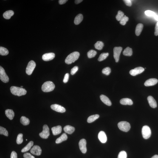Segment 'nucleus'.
<instances>
[{
	"mask_svg": "<svg viewBox=\"0 0 158 158\" xmlns=\"http://www.w3.org/2000/svg\"><path fill=\"white\" fill-rule=\"evenodd\" d=\"M11 92L13 95L20 96L26 95L27 91L25 89L21 87L12 86L10 88Z\"/></svg>",
	"mask_w": 158,
	"mask_h": 158,
	"instance_id": "obj_1",
	"label": "nucleus"
},
{
	"mask_svg": "<svg viewBox=\"0 0 158 158\" xmlns=\"http://www.w3.org/2000/svg\"><path fill=\"white\" fill-rule=\"evenodd\" d=\"M79 53L78 52H74L70 54L66 57L65 60V63L68 64H71L74 63L78 59L79 57Z\"/></svg>",
	"mask_w": 158,
	"mask_h": 158,
	"instance_id": "obj_2",
	"label": "nucleus"
},
{
	"mask_svg": "<svg viewBox=\"0 0 158 158\" xmlns=\"http://www.w3.org/2000/svg\"><path fill=\"white\" fill-rule=\"evenodd\" d=\"M55 87V85L52 82L47 81L43 83L42 86V90L43 92H48L53 91Z\"/></svg>",
	"mask_w": 158,
	"mask_h": 158,
	"instance_id": "obj_3",
	"label": "nucleus"
},
{
	"mask_svg": "<svg viewBox=\"0 0 158 158\" xmlns=\"http://www.w3.org/2000/svg\"><path fill=\"white\" fill-rule=\"evenodd\" d=\"M118 126L121 130L127 132L129 131L131 128L130 125L128 122L126 121H122L118 124Z\"/></svg>",
	"mask_w": 158,
	"mask_h": 158,
	"instance_id": "obj_4",
	"label": "nucleus"
},
{
	"mask_svg": "<svg viewBox=\"0 0 158 158\" xmlns=\"http://www.w3.org/2000/svg\"><path fill=\"white\" fill-rule=\"evenodd\" d=\"M142 137L145 139H147L151 137V130L149 127L146 125L142 127Z\"/></svg>",
	"mask_w": 158,
	"mask_h": 158,
	"instance_id": "obj_5",
	"label": "nucleus"
},
{
	"mask_svg": "<svg viewBox=\"0 0 158 158\" xmlns=\"http://www.w3.org/2000/svg\"><path fill=\"white\" fill-rule=\"evenodd\" d=\"M36 66V63L33 60L29 62L26 68V72L28 75H31L32 73Z\"/></svg>",
	"mask_w": 158,
	"mask_h": 158,
	"instance_id": "obj_6",
	"label": "nucleus"
},
{
	"mask_svg": "<svg viewBox=\"0 0 158 158\" xmlns=\"http://www.w3.org/2000/svg\"><path fill=\"white\" fill-rule=\"evenodd\" d=\"M49 128L47 125H44L43 127V131L39 134L40 137L42 138L47 139L50 135Z\"/></svg>",
	"mask_w": 158,
	"mask_h": 158,
	"instance_id": "obj_7",
	"label": "nucleus"
},
{
	"mask_svg": "<svg viewBox=\"0 0 158 158\" xmlns=\"http://www.w3.org/2000/svg\"><path fill=\"white\" fill-rule=\"evenodd\" d=\"M0 79L4 83L8 82L9 78L6 74L5 70L2 66H0Z\"/></svg>",
	"mask_w": 158,
	"mask_h": 158,
	"instance_id": "obj_8",
	"label": "nucleus"
},
{
	"mask_svg": "<svg viewBox=\"0 0 158 158\" xmlns=\"http://www.w3.org/2000/svg\"><path fill=\"white\" fill-rule=\"evenodd\" d=\"M122 47H115L114 48V57L116 63H118L119 62L120 54L122 52Z\"/></svg>",
	"mask_w": 158,
	"mask_h": 158,
	"instance_id": "obj_9",
	"label": "nucleus"
},
{
	"mask_svg": "<svg viewBox=\"0 0 158 158\" xmlns=\"http://www.w3.org/2000/svg\"><path fill=\"white\" fill-rule=\"evenodd\" d=\"M144 70V69L142 67H137L130 71L129 73L131 75L134 76L142 73Z\"/></svg>",
	"mask_w": 158,
	"mask_h": 158,
	"instance_id": "obj_10",
	"label": "nucleus"
},
{
	"mask_svg": "<svg viewBox=\"0 0 158 158\" xmlns=\"http://www.w3.org/2000/svg\"><path fill=\"white\" fill-rule=\"evenodd\" d=\"M51 109L57 112L63 113L65 112L66 109L62 106L57 104L52 105L51 106Z\"/></svg>",
	"mask_w": 158,
	"mask_h": 158,
	"instance_id": "obj_11",
	"label": "nucleus"
},
{
	"mask_svg": "<svg viewBox=\"0 0 158 158\" xmlns=\"http://www.w3.org/2000/svg\"><path fill=\"white\" fill-rule=\"evenodd\" d=\"M86 141L84 139H82L79 142V146L81 152L83 153H85L87 151L86 147Z\"/></svg>",
	"mask_w": 158,
	"mask_h": 158,
	"instance_id": "obj_12",
	"label": "nucleus"
},
{
	"mask_svg": "<svg viewBox=\"0 0 158 158\" xmlns=\"http://www.w3.org/2000/svg\"><path fill=\"white\" fill-rule=\"evenodd\" d=\"M30 152L32 154L36 156H40L41 154L42 150L41 147L38 145H34L31 149Z\"/></svg>",
	"mask_w": 158,
	"mask_h": 158,
	"instance_id": "obj_13",
	"label": "nucleus"
},
{
	"mask_svg": "<svg viewBox=\"0 0 158 158\" xmlns=\"http://www.w3.org/2000/svg\"><path fill=\"white\" fill-rule=\"evenodd\" d=\"M55 57V54L53 53H49L44 54L42 58L44 61H48L53 59Z\"/></svg>",
	"mask_w": 158,
	"mask_h": 158,
	"instance_id": "obj_14",
	"label": "nucleus"
},
{
	"mask_svg": "<svg viewBox=\"0 0 158 158\" xmlns=\"http://www.w3.org/2000/svg\"><path fill=\"white\" fill-rule=\"evenodd\" d=\"M158 81V80L157 79H150L146 80L144 83V85L145 86H154V85L157 84Z\"/></svg>",
	"mask_w": 158,
	"mask_h": 158,
	"instance_id": "obj_15",
	"label": "nucleus"
},
{
	"mask_svg": "<svg viewBox=\"0 0 158 158\" xmlns=\"http://www.w3.org/2000/svg\"><path fill=\"white\" fill-rule=\"evenodd\" d=\"M98 138L100 141L103 143H105L107 141V137L104 132L101 131L98 134Z\"/></svg>",
	"mask_w": 158,
	"mask_h": 158,
	"instance_id": "obj_16",
	"label": "nucleus"
},
{
	"mask_svg": "<svg viewBox=\"0 0 158 158\" xmlns=\"http://www.w3.org/2000/svg\"><path fill=\"white\" fill-rule=\"evenodd\" d=\"M147 99L150 106L153 108L157 107V104L156 102L153 97L151 96L148 97Z\"/></svg>",
	"mask_w": 158,
	"mask_h": 158,
	"instance_id": "obj_17",
	"label": "nucleus"
},
{
	"mask_svg": "<svg viewBox=\"0 0 158 158\" xmlns=\"http://www.w3.org/2000/svg\"><path fill=\"white\" fill-rule=\"evenodd\" d=\"M53 134L54 135H57L61 133L62 131V128L61 126H59L53 127L51 128Z\"/></svg>",
	"mask_w": 158,
	"mask_h": 158,
	"instance_id": "obj_18",
	"label": "nucleus"
},
{
	"mask_svg": "<svg viewBox=\"0 0 158 158\" xmlns=\"http://www.w3.org/2000/svg\"><path fill=\"white\" fill-rule=\"evenodd\" d=\"M100 97L101 100L105 105L109 106H110L111 105V100L106 96L101 95H100Z\"/></svg>",
	"mask_w": 158,
	"mask_h": 158,
	"instance_id": "obj_19",
	"label": "nucleus"
},
{
	"mask_svg": "<svg viewBox=\"0 0 158 158\" xmlns=\"http://www.w3.org/2000/svg\"><path fill=\"white\" fill-rule=\"evenodd\" d=\"M75 128L70 125H66L63 128V130L66 133L69 134H71L75 131Z\"/></svg>",
	"mask_w": 158,
	"mask_h": 158,
	"instance_id": "obj_20",
	"label": "nucleus"
},
{
	"mask_svg": "<svg viewBox=\"0 0 158 158\" xmlns=\"http://www.w3.org/2000/svg\"><path fill=\"white\" fill-rule=\"evenodd\" d=\"M5 113L7 117L10 120H12L14 117L15 113L12 110H6L5 111Z\"/></svg>",
	"mask_w": 158,
	"mask_h": 158,
	"instance_id": "obj_21",
	"label": "nucleus"
},
{
	"mask_svg": "<svg viewBox=\"0 0 158 158\" xmlns=\"http://www.w3.org/2000/svg\"><path fill=\"white\" fill-rule=\"evenodd\" d=\"M120 104L123 105H132L133 104V102L131 99L128 98H124L121 100Z\"/></svg>",
	"mask_w": 158,
	"mask_h": 158,
	"instance_id": "obj_22",
	"label": "nucleus"
},
{
	"mask_svg": "<svg viewBox=\"0 0 158 158\" xmlns=\"http://www.w3.org/2000/svg\"><path fill=\"white\" fill-rule=\"evenodd\" d=\"M67 138V136L66 134L63 133L60 137L56 139L55 142L57 144L61 143L62 142L66 141Z\"/></svg>",
	"mask_w": 158,
	"mask_h": 158,
	"instance_id": "obj_23",
	"label": "nucleus"
},
{
	"mask_svg": "<svg viewBox=\"0 0 158 158\" xmlns=\"http://www.w3.org/2000/svg\"><path fill=\"white\" fill-rule=\"evenodd\" d=\"M83 19V16L81 14H79L76 16L74 20V23L75 25H78L82 21Z\"/></svg>",
	"mask_w": 158,
	"mask_h": 158,
	"instance_id": "obj_24",
	"label": "nucleus"
},
{
	"mask_svg": "<svg viewBox=\"0 0 158 158\" xmlns=\"http://www.w3.org/2000/svg\"><path fill=\"white\" fill-rule=\"evenodd\" d=\"M14 14V13L13 11H7L4 13L3 16L5 19H10L11 17L13 16Z\"/></svg>",
	"mask_w": 158,
	"mask_h": 158,
	"instance_id": "obj_25",
	"label": "nucleus"
},
{
	"mask_svg": "<svg viewBox=\"0 0 158 158\" xmlns=\"http://www.w3.org/2000/svg\"><path fill=\"white\" fill-rule=\"evenodd\" d=\"M143 25L142 24H139L136 26L135 30V33L137 36L140 35L143 29Z\"/></svg>",
	"mask_w": 158,
	"mask_h": 158,
	"instance_id": "obj_26",
	"label": "nucleus"
},
{
	"mask_svg": "<svg viewBox=\"0 0 158 158\" xmlns=\"http://www.w3.org/2000/svg\"><path fill=\"white\" fill-rule=\"evenodd\" d=\"M33 145V142L31 141L28 143L26 146L23 148L22 149L21 151L22 152L24 153L26 152L30 149L32 146Z\"/></svg>",
	"mask_w": 158,
	"mask_h": 158,
	"instance_id": "obj_27",
	"label": "nucleus"
},
{
	"mask_svg": "<svg viewBox=\"0 0 158 158\" xmlns=\"http://www.w3.org/2000/svg\"><path fill=\"white\" fill-rule=\"evenodd\" d=\"M132 50L131 48L127 47L123 52V54L126 56H130L132 55Z\"/></svg>",
	"mask_w": 158,
	"mask_h": 158,
	"instance_id": "obj_28",
	"label": "nucleus"
},
{
	"mask_svg": "<svg viewBox=\"0 0 158 158\" xmlns=\"http://www.w3.org/2000/svg\"><path fill=\"white\" fill-rule=\"evenodd\" d=\"M99 117L98 114H96L89 116L88 118L87 121L89 123H91L94 122Z\"/></svg>",
	"mask_w": 158,
	"mask_h": 158,
	"instance_id": "obj_29",
	"label": "nucleus"
},
{
	"mask_svg": "<svg viewBox=\"0 0 158 158\" xmlns=\"http://www.w3.org/2000/svg\"><path fill=\"white\" fill-rule=\"evenodd\" d=\"M20 122L23 125L26 126L29 124L30 120L25 116H22L20 119Z\"/></svg>",
	"mask_w": 158,
	"mask_h": 158,
	"instance_id": "obj_30",
	"label": "nucleus"
},
{
	"mask_svg": "<svg viewBox=\"0 0 158 158\" xmlns=\"http://www.w3.org/2000/svg\"><path fill=\"white\" fill-rule=\"evenodd\" d=\"M104 46V44L101 41H97L94 45L95 48L100 50L103 49Z\"/></svg>",
	"mask_w": 158,
	"mask_h": 158,
	"instance_id": "obj_31",
	"label": "nucleus"
},
{
	"mask_svg": "<svg viewBox=\"0 0 158 158\" xmlns=\"http://www.w3.org/2000/svg\"><path fill=\"white\" fill-rule=\"evenodd\" d=\"M9 51L6 48L2 47H0V55L2 56H6L8 55Z\"/></svg>",
	"mask_w": 158,
	"mask_h": 158,
	"instance_id": "obj_32",
	"label": "nucleus"
},
{
	"mask_svg": "<svg viewBox=\"0 0 158 158\" xmlns=\"http://www.w3.org/2000/svg\"><path fill=\"white\" fill-rule=\"evenodd\" d=\"M109 53H103L101 54L98 59L99 61H101L106 59L108 56Z\"/></svg>",
	"mask_w": 158,
	"mask_h": 158,
	"instance_id": "obj_33",
	"label": "nucleus"
},
{
	"mask_svg": "<svg viewBox=\"0 0 158 158\" xmlns=\"http://www.w3.org/2000/svg\"><path fill=\"white\" fill-rule=\"evenodd\" d=\"M97 54L96 51L94 50H91L87 53V56L88 58H91L95 57Z\"/></svg>",
	"mask_w": 158,
	"mask_h": 158,
	"instance_id": "obj_34",
	"label": "nucleus"
},
{
	"mask_svg": "<svg viewBox=\"0 0 158 158\" xmlns=\"http://www.w3.org/2000/svg\"><path fill=\"white\" fill-rule=\"evenodd\" d=\"M124 16V14L121 11H119L118 14L116 15V19L118 21H120L122 18Z\"/></svg>",
	"mask_w": 158,
	"mask_h": 158,
	"instance_id": "obj_35",
	"label": "nucleus"
},
{
	"mask_svg": "<svg viewBox=\"0 0 158 158\" xmlns=\"http://www.w3.org/2000/svg\"><path fill=\"white\" fill-rule=\"evenodd\" d=\"M0 134L4 135L7 137H8L9 135L8 131L6 128L1 126H0Z\"/></svg>",
	"mask_w": 158,
	"mask_h": 158,
	"instance_id": "obj_36",
	"label": "nucleus"
},
{
	"mask_svg": "<svg viewBox=\"0 0 158 158\" xmlns=\"http://www.w3.org/2000/svg\"><path fill=\"white\" fill-rule=\"evenodd\" d=\"M23 134H19L18 135L17 137L16 142L18 144H21L23 142Z\"/></svg>",
	"mask_w": 158,
	"mask_h": 158,
	"instance_id": "obj_37",
	"label": "nucleus"
},
{
	"mask_svg": "<svg viewBox=\"0 0 158 158\" xmlns=\"http://www.w3.org/2000/svg\"><path fill=\"white\" fill-rule=\"evenodd\" d=\"M128 20V17L125 15L120 21V24L122 25H125L126 24Z\"/></svg>",
	"mask_w": 158,
	"mask_h": 158,
	"instance_id": "obj_38",
	"label": "nucleus"
},
{
	"mask_svg": "<svg viewBox=\"0 0 158 158\" xmlns=\"http://www.w3.org/2000/svg\"><path fill=\"white\" fill-rule=\"evenodd\" d=\"M111 72L110 68L109 67H106L104 68L102 71V72L104 74L106 75H109Z\"/></svg>",
	"mask_w": 158,
	"mask_h": 158,
	"instance_id": "obj_39",
	"label": "nucleus"
},
{
	"mask_svg": "<svg viewBox=\"0 0 158 158\" xmlns=\"http://www.w3.org/2000/svg\"><path fill=\"white\" fill-rule=\"evenodd\" d=\"M145 15L148 16H153L154 17L156 15V14L154 12L151 10H146L145 12Z\"/></svg>",
	"mask_w": 158,
	"mask_h": 158,
	"instance_id": "obj_40",
	"label": "nucleus"
},
{
	"mask_svg": "<svg viewBox=\"0 0 158 158\" xmlns=\"http://www.w3.org/2000/svg\"><path fill=\"white\" fill-rule=\"evenodd\" d=\"M126 153L125 151H122L119 153L118 158H126Z\"/></svg>",
	"mask_w": 158,
	"mask_h": 158,
	"instance_id": "obj_41",
	"label": "nucleus"
},
{
	"mask_svg": "<svg viewBox=\"0 0 158 158\" xmlns=\"http://www.w3.org/2000/svg\"><path fill=\"white\" fill-rule=\"evenodd\" d=\"M78 70V66H74L71 69V74L72 75H73L76 73Z\"/></svg>",
	"mask_w": 158,
	"mask_h": 158,
	"instance_id": "obj_42",
	"label": "nucleus"
},
{
	"mask_svg": "<svg viewBox=\"0 0 158 158\" xmlns=\"http://www.w3.org/2000/svg\"><path fill=\"white\" fill-rule=\"evenodd\" d=\"M69 74L68 73H66L64 76V79H63V82L66 83L69 80Z\"/></svg>",
	"mask_w": 158,
	"mask_h": 158,
	"instance_id": "obj_43",
	"label": "nucleus"
},
{
	"mask_svg": "<svg viewBox=\"0 0 158 158\" xmlns=\"http://www.w3.org/2000/svg\"><path fill=\"white\" fill-rule=\"evenodd\" d=\"M24 158H35L34 157L32 156L29 153H26L24 155Z\"/></svg>",
	"mask_w": 158,
	"mask_h": 158,
	"instance_id": "obj_44",
	"label": "nucleus"
},
{
	"mask_svg": "<svg viewBox=\"0 0 158 158\" xmlns=\"http://www.w3.org/2000/svg\"><path fill=\"white\" fill-rule=\"evenodd\" d=\"M124 1L127 6L130 7L131 6L132 3L130 0H125Z\"/></svg>",
	"mask_w": 158,
	"mask_h": 158,
	"instance_id": "obj_45",
	"label": "nucleus"
},
{
	"mask_svg": "<svg viewBox=\"0 0 158 158\" xmlns=\"http://www.w3.org/2000/svg\"><path fill=\"white\" fill-rule=\"evenodd\" d=\"M11 158H17V153L15 151H12L11 154Z\"/></svg>",
	"mask_w": 158,
	"mask_h": 158,
	"instance_id": "obj_46",
	"label": "nucleus"
},
{
	"mask_svg": "<svg viewBox=\"0 0 158 158\" xmlns=\"http://www.w3.org/2000/svg\"><path fill=\"white\" fill-rule=\"evenodd\" d=\"M154 34L156 36H157L158 35V22L156 24L155 28Z\"/></svg>",
	"mask_w": 158,
	"mask_h": 158,
	"instance_id": "obj_47",
	"label": "nucleus"
},
{
	"mask_svg": "<svg viewBox=\"0 0 158 158\" xmlns=\"http://www.w3.org/2000/svg\"><path fill=\"white\" fill-rule=\"evenodd\" d=\"M67 1V0H60L59 1V2L60 4L61 5L65 3Z\"/></svg>",
	"mask_w": 158,
	"mask_h": 158,
	"instance_id": "obj_48",
	"label": "nucleus"
},
{
	"mask_svg": "<svg viewBox=\"0 0 158 158\" xmlns=\"http://www.w3.org/2000/svg\"><path fill=\"white\" fill-rule=\"evenodd\" d=\"M82 1H83L82 0H76L75 2L76 4H78L81 2Z\"/></svg>",
	"mask_w": 158,
	"mask_h": 158,
	"instance_id": "obj_49",
	"label": "nucleus"
},
{
	"mask_svg": "<svg viewBox=\"0 0 158 158\" xmlns=\"http://www.w3.org/2000/svg\"><path fill=\"white\" fill-rule=\"evenodd\" d=\"M154 18L155 19H156V21H157L158 22V16L157 15H156L154 17Z\"/></svg>",
	"mask_w": 158,
	"mask_h": 158,
	"instance_id": "obj_50",
	"label": "nucleus"
},
{
	"mask_svg": "<svg viewBox=\"0 0 158 158\" xmlns=\"http://www.w3.org/2000/svg\"><path fill=\"white\" fill-rule=\"evenodd\" d=\"M151 158H158V155H155Z\"/></svg>",
	"mask_w": 158,
	"mask_h": 158,
	"instance_id": "obj_51",
	"label": "nucleus"
},
{
	"mask_svg": "<svg viewBox=\"0 0 158 158\" xmlns=\"http://www.w3.org/2000/svg\"><path fill=\"white\" fill-rule=\"evenodd\" d=\"M23 87V86H21V88H22V87Z\"/></svg>",
	"mask_w": 158,
	"mask_h": 158,
	"instance_id": "obj_52",
	"label": "nucleus"
},
{
	"mask_svg": "<svg viewBox=\"0 0 158 158\" xmlns=\"http://www.w3.org/2000/svg\"><path fill=\"white\" fill-rule=\"evenodd\" d=\"M26 141H27V139H26Z\"/></svg>",
	"mask_w": 158,
	"mask_h": 158,
	"instance_id": "obj_53",
	"label": "nucleus"
}]
</instances>
